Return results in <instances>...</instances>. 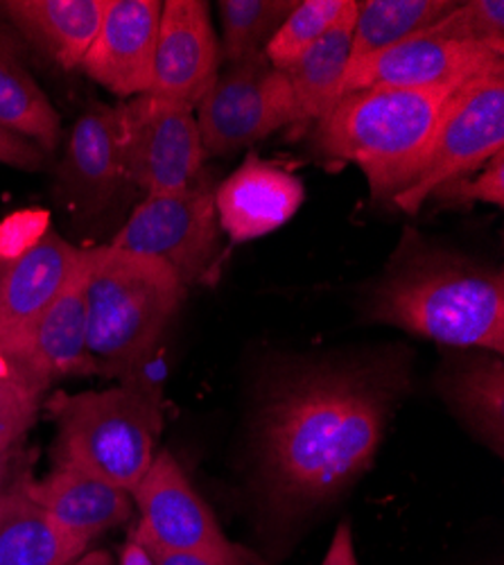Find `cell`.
Here are the masks:
<instances>
[{"label": "cell", "instance_id": "33", "mask_svg": "<svg viewBox=\"0 0 504 565\" xmlns=\"http://www.w3.org/2000/svg\"><path fill=\"white\" fill-rule=\"evenodd\" d=\"M146 550L150 552V556L154 558L157 565H240V563L219 561V558L200 556V554H172V552H159V550H150V547H146Z\"/></svg>", "mask_w": 504, "mask_h": 565}, {"label": "cell", "instance_id": "5", "mask_svg": "<svg viewBox=\"0 0 504 565\" xmlns=\"http://www.w3.org/2000/svg\"><path fill=\"white\" fill-rule=\"evenodd\" d=\"M45 407L57 426L55 466L77 468L127 493L139 487L163 428L154 392L139 385L57 392Z\"/></svg>", "mask_w": 504, "mask_h": 565}, {"label": "cell", "instance_id": "21", "mask_svg": "<svg viewBox=\"0 0 504 565\" xmlns=\"http://www.w3.org/2000/svg\"><path fill=\"white\" fill-rule=\"evenodd\" d=\"M21 476L0 500V565H68L88 547L66 534L28 493Z\"/></svg>", "mask_w": 504, "mask_h": 565}, {"label": "cell", "instance_id": "31", "mask_svg": "<svg viewBox=\"0 0 504 565\" xmlns=\"http://www.w3.org/2000/svg\"><path fill=\"white\" fill-rule=\"evenodd\" d=\"M32 470V452L23 448V444L0 452V500L10 491V487Z\"/></svg>", "mask_w": 504, "mask_h": 565}, {"label": "cell", "instance_id": "23", "mask_svg": "<svg viewBox=\"0 0 504 565\" xmlns=\"http://www.w3.org/2000/svg\"><path fill=\"white\" fill-rule=\"evenodd\" d=\"M441 390L452 409L464 418L497 455L504 446V364L497 358L475 355L448 371Z\"/></svg>", "mask_w": 504, "mask_h": 565}, {"label": "cell", "instance_id": "22", "mask_svg": "<svg viewBox=\"0 0 504 565\" xmlns=\"http://www.w3.org/2000/svg\"><path fill=\"white\" fill-rule=\"evenodd\" d=\"M0 129L17 134L43 152L60 143V116L8 36L0 34Z\"/></svg>", "mask_w": 504, "mask_h": 565}, {"label": "cell", "instance_id": "3", "mask_svg": "<svg viewBox=\"0 0 504 565\" xmlns=\"http://www.w3.org/2000/svg\"><path fill=\"white\" fill-rule=\"evenodd\" d=\"M369 319L454 349L504 353L502 271L443 252L394 267L369 299Z\"/></svg>", "mask_w": 504, "mask_h": 565}, {"label": "cell", "instance_id": "17", "mask_svg": "<svg viewBox=\"0 0 504 565\" xmlns=\"http://www.w3.org/2000/svg\"><path fill=\"white\" fill-rule=\"evenodd\" d=\"M25 487L30 498L86 547L107 530L127 523L133 511L131 493L68 466H55L43 480L30 476Z\"/></svg>", "mask_w": 504, "mask_h": 565}, {"label": "cell", "instance_id": "19", "mask_svg": "<svg viewBox=\"0 0 504 565\" xmlns=\"http://www.w3.org/2000/svg\"><path fill=\"white\" fill-rule=\"evenodd\" d=\"M60 181L77 204L107 202L122 177L118 111L105 103H90L71 129Z\"/></svg>", "mask_w": 504, "mask_h": 565}, {"label": "cell", "instance_id": "1", "mask_svg": "<svg viewBox=\"0 0 504 565\" xmlns=\"http://www.w3.org/2000/svg\"><path fill=\"white\" fill-rule=\"evenodd\" d=\"M407 390L400 360H344L286 371L256 418L258 478L269 504L299 515L369 470Z\"/></svg>", "mask_w": 504, "mask_h": 565}, {"label": "cell", "instance_id": "12", "mask_svg": "<svg viewBox=\"0 0 504 565\" xmlns=\"http://www.w3.org/2000/svg\"><path fill=\"white\" fill-rule=\"evenodd\" d=\"M502 68L504 53H497L489 45L419 34L348 68L344 93L360 88L462 86L480 75Z\"/></svg>", "mask_w": 504, "mask_h": 565}, {"label": "cell", "instance_id": "7", "mask_svg": "<svg viewBox=\"0 0 504 565\" xmlns=\"http://www.w3.org/2000/svg\"><path fill=\"white\" fill-rule=\"evenodd\" d=\"M116 111L122 177L148 198L179 193L204 174L195 109L143 93Z\"/></svg>", "mask_w": 504, "mask_h": 565}, {"label": "cell", "instance_id": "18", "mask_svg": "<svg viewBox=\"0 0 504 565\" xmlns=\"http://www.w3.org/2000/svg\"><path fill=\"white\" fill-rule=\"evenodd\" d=\"M107 0H3V17L45 60L79 68L94 43Z\"/></svg>", "mask_w": 504, "mask_h": 565}, {"label": "cell", "instance_id": "11", "mask_svg": "<svg viewBox=\"0 0 504 565\" xmlns=\"http://www.w3.org/2000/svg\"><path fill=\"white\" fill-rule=\"evenodd\" d=\"M79 263L82 249L55 228H45L23 252L0 258V362H8L21 349Z\"/></svg>", "mask_w": 504, "mask_h": 565}, {"label": "cell", "instance_id": "16", "mask_svg": "<svg viewBox=\"0 0 504 565\" xmlns=\"http://www.w3.org/2000/svg\"><path fill=\"white\" fill-rule=\"evenodd\" d=\"M305 200L301 179L271 161L247 154L243 166L215 188L219 231L243 245L281 228Z\"/></svg>", "mask_w": 504, "mask_h": 565}, {"label": "cell", "instance_id": "25", "mask_svg": "<svg viewBox=\"0 0 504 565\" xmlns=\"http://www.w3.org/2000/svg\"><path fill=\"white\" fill-rule=\"evenodd\" d=\"M299 0H222V62L238 64L265 51Z\"/></svg>", "mask_w": 504, "mask_h": 565}, {"label": "cell", "instance_id": "9", "mask_svg": "<svg viewBox=\"0 0 504 565\" xmlns=\"http://www.w3.org/2000/svg\"><path fill=\"white\" fill-rule=\"evenodd\" d=\"M195 109L206 157L238 152L294 122L290 84L262 53L219 73Z\"/></svg>", "mask_w": 504, "mask_h": 565}, {"label": "cell", "instance_id": "13", "mask_svg": "<svg viewBox=\"0 0 504 565\" xmlns=\"http://www.w3.org/2000/svg\"><path fill=\"white\" fill-rule=\"evenodd\" d=\"M219 64V41L208 6L200 0L163 3L150 96L195 109L217 79Z\"/></svg>", "mask_w": 504, "mask_h": 565}, {"label": "cell", "instance_id": "30", "mask_svg": "<svg viewBox=\"0 0 504 565\" xmlns=\"http://www.w3.org/2000/svg\"><path fill=\"white\" fill-rule=\"evenodd\" d=\"M0 163L17 170H39L45 163V152L30 140L0 129Z\"/></svg>", "mask_w": 504, "mask_h": 565}, {"label": "cell", "instance_id": "14", "mask_svg": "<svg viewBox=\"0 0 504 565\" xmlns=\"http://www.w3.org/2000/svg\"><path fill=\"white\" fill-rule=\"evenodd\" d=\"M161 8L159 0H107L79 68L122 100L143 96L152 82Z\"/></svg>", "mask_w": 504, "mask_h": 565}, {"label": "cell", "instance_id": "6", "mask_svg": "<svg viewBox=\"0 0 504 565\" xmlns=\"http://www.w3.org/2000/svg\"><path fill=\"white\" fill-rule=\"evenodd\" d=\"M502 150L504 68L480 75L454 90L421 172L392 202L405 213H417L439 188L471 177Z\"/></svg>", "mask_w": 504, "mask_h": 565}, {"label": "cell", "instance_id": "2", "mask_svg": "<svg viewBox=\"0 0 504 565\" xmlns=\"http://www.w3.org/2000/svg\"><path fill=\"white\" fill-rule=\"evenodd\" d=\"M460 86L360 88L312 127L326 161L355 163L376 200H394L421 172L448 103Z\"/></svg>", "mask_w": 504, "mask_h": 565}, {"label": "cell", "instance_id": "15", "mask_svg": "<svg viewBox=\"0 0 504 565\" xmlns=\"http://www.w3.org/2000/svg\"><path fill=\"white\" fill-rule=\"evenodd\" d=\"M86 263H82L60 297L32 326L21 349L6 362L41 392L68 375L98 373V362L86 342Z\"/></svg>", "mask_w": 504, "mask_h": 565}, {"label": "cell", "instance_id": "27", "mask_svg": "<svg viewBox=\"0 0 504 565\" xmlns=\"http://www.w3.org/2000/svg\"><path fill=\"white\" fill-rule=\"evenodd\" d=\"M432 39L480 43L504 53V3L502 0H471V3H457L441 21L430 30L421 32Z\"/></svg>", "mask_w": 504, "mask_h": 565}, {"label": "cell", "instance_id": "32", "mask_svg": "<svg viewBox=\"0 0 504 565\" xmlns=\"http://www.w3.org/2000/svg\"><path fill=\"white\" fill-rule=\"evenodd\" d=\"M322 565H360L353 547V534L348 523H342L331 541V547L322 561Z\"/></svg>", "mask_w": 504, "mask_h": 565}, {"label": "cell", "instance_id": "29", "mask_svg": "<svg viewBox=\"0 0 504 565\" xmlns=\"http://www.w3.org/2000/svg\"><path fill=\"white\" fill-rule=\"evenodd\" d=\"M448 204H504V150L489 159L478 172L471 177L457 179L432 195Z\"/></svg>", "mask_w": 504, "mask_h": 565}, {"label": "cell", "instance_id": "8", "mask_svg": "<svg viewBox=\"0 0 504 565\" xmlns=\"http://www.w3.org/2000/svg\"><path fill=\"white\" fill-rule=\"evenodd\" d=\"M217 235L215 188L202 174L179 193L146 198L109 245L165 263L189 288L213 265Z\"/></svg>", "mask_w": 504, "mask_h": 565}, {"label": "cell", "instance_id": "10", "mask_svg": "<svg viewBox=\"0 0 504 565\" xmlns=\"http://www.w3.org/2000/svg\"><path fill=\"white\" fill-rule=\"evenodd\" d=\"M131 500L141 513L131 536L150 550L200 554L240 565L258 563L254 554L224 536L213 511L168 450L154 455L148 473L131 491Z\"/></svg>", "mask_w": 504, "mask_h": 565}, {"label": "cell", "instance_id": "26", "mask_svg": "<svg viewBox=\"0 0 504 565\" xmlns=\"http://www.w3.org/2000/svg\"><path fill=\"white\" fill-rule=\"evenodd\" d=\"M351 8V0H303L267 41L262 55L274 68H286L322 39Z\"/></svg>", "mask_w": 504, "mask_h": 565}, {"label": "cell", "instance_id": "28", "mask_svg": "<svg viewBox=\"0 0 504 565\" xmlns=\"http://www.w3.org/2000/svg\"><path fill=\"white\" fill-rule=\"evenodd\" d=\"M43 392L0 362V452L23 444L34 426Z\"/></svg>", "mask_w": 504, "mask_h": 565}, {"label": "cell", "instance_id": "35", "mask_svg": "<svg viewBox=\"0 0 504 565\" xmlns=\"http://www.w3.org/2000/svg\"><path fill=\"white\" fill-rule=\"evenodd\" d=\"M68 565H114V558L105 550H86L79 558Z\"/></svg>", "mask_w": 504, "mask_h": 565}, {"label": "cell", "instance_id": "34", "mask_svg": "<svg viewBox=\"0 0 504 565\" xmlns=\"http://www.w3.org/2000/svg\"><path fill=\"white\" fill-rule=\"evenodd\" d=\"M120 565H157V563L139 541L129 536L120 550Z\"/></svg>", "mask_w": 504, "mask_h": 565}, {"label": "cell", "instance_id": "20", "mask_svg": "<svg viewBox=\"0 0 504 565\" xmlns=\"http://www.w3.org/2000/svg\"><path fill=\"white\" fill-rule=\"evenodd\" d=\"M357 17V3L351 0V8L342 19L312 43L283 71L294 103V122L308 127L317 122L344 96V79L351 62V41Z\"/></svg>", "mask_w": 504, "mask_h": 565}, {"label": "cell", "instance_id": "24", "mask_svg": "<svg viewBox=\"0 0 504 565\" xmlns=\"http://www.w3.org/2000/svg\"><path fill=\"white\" fill-rule=\"evenodd\" d=\"M454 8L457 3L452 0H364L357 3L348 68L396 43L419 36Z\"/></svg>", "mask_w": 504, "mask_h": 565}, {"label": "cell", "instance_id": "4", "mask_svg": "<svg viewBox=\"0 0 504 565\" xmlns=\"http://www.w3.org/2000/svg\"><path fill=\"white\" fill-rule=\"evenodd\" d=\"M86 263V342L98 366L143 362L174 312L186 286L161 260L111 245L84 249Z\"/></svg>", "mask_w": 504, "mask_h": 565}]
</instances>
